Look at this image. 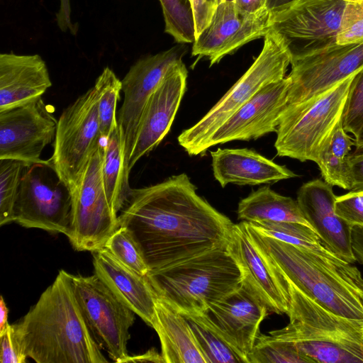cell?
Returning <instances> with one entry per match:
<instances>
[{
	"mask_svg": "<svg viewBox=\"0 0 363 363\" xmlns=\"http://www.w3.org/2000/svg\"><path fill=\"white\" fill-rule=\"evenodd\" d=\"M248 362L310 363L291 342L262 333L248 354Z\"/></svg>",
	"mask_w": 363,
	"mask_h": 363,
	"instance_id": "cell-34",
	"label": "cell"
},
{
	"mask_svg": "<svg viewBox=\"0 0 363 363\" xmlns=\"http://www.w3.org/2000/svg\"><path fill=\"white\" fill-rule=\"evenodd\" d=\"M284 277L289 323L269 334L291 342L310 363H363V320L328 310Z\"/></svg>",
	"mask_w": 363,
	"mask_h": 363,
	"instance_id": "cell-4",
	"label": "cell"
},
{
	"mask_svg": "<svg viewBox=\"0 0 363 363\" xmlns=\"http://www.w3.org/2000/svg\"><path fill=\"white\" fill-rule=\"evenodd\" d=\"M335 210L350 227L363 225V191H349L337 196Z\"/></svg>",
	"mask_w": 363,
	"mask_h": 363,
	"instance_id": "cell-38",
	"label": "cell"
},
{
	"mask_svg": "<svg viewBox=\"0 0 363 363\" xmlns=\"http://www.w3.org/2000/svg\"><path fill=\"white\" fill-rule=\"evenodd\" d=\"M92 255L94 274L122 303L152 327L155 299L146 276L124 265L105 247Z\"/></svg>",
	"mask_w": 363,
	"mask_h": 363,
	"instance_id": "cell-24",
	"label": "cell"
},
{
	"mask_svg": "<svg viewBox=\"0 0 363 363\" xmlns=\"http://www.w3.org/2000/svg\"><path fill=\"white\" fill-rule=\"evenodd\" d=\"M155 299L152 327L160 338L164 363H207L184 316L162 299Z\"/></svg>",
	"mask_w": 363,
	"mask_h": 363,
	"instance_id": "cell-25",
	"label": "cell"
},
{
	"mask_svg": "<svg viewBox=\"0 0 363 363\" xmlns=\"http://www.w3.org/2000/svg\"><path fill=\"white\" fill-rule=\"evenodd\" d=\"M189 1L193 10L196 38L210 24L216 9L208 0H189Z\"/></svg>",
	"mask_w": 363,
	"mask_h": 363,
	"instance_id": "cell-40",
	"label": "cell"
},
{
	"mask_svg": "<svg viewBox=\"0 0 363 363\" xmlns=\"http://www.w3.org/2000/svg\"><path fill=\"white\" fill-rule=\"evenodd\" d=\"M57 120L42 97L0 111V160L41 162L44 148L55 140Z\"/></svg>",
	"mask_w": 363,
	"mask_h": 363,
	"instance_id": "cell-15",
	"label": "cell"
},
{
	"mask_svg": "<svg viewBox=\"0 0 363 363\" xmlns=\"http://www.w3.org/2000/svg\"><path fill=\"white\" fill-rule=\"evenodd\" d=\"M261 235L291 245L314 247L322 245L315 232L309 226L291 222H246Z\"/></svg>",
	"mask_w": 363,
	"mask_h": 363,
	"instance_id": "cell-31",
	"label": "cell"
},
{
	"mask_svg": "<svg viewBox=\"0 0 363 363\" xmlns=\"http://www.w3.org/2000/svg\"><path fill=\"white\" fill-rule=\"evenodd\" d=\"M208 1L215 8L223 1V0H208Z\"/></svg>",
	"mask_w": 363,
	"mask_h": 363,
	"instance_id": "cell-48",
	"label": "cell"
},
{
	"mask_svg": "<svg viewBox=\"0 0 363 363\" xmlns=\"http://www.w3.org/2000/svg\"><path fill=\"white\" fill-rule=\"evenodd\" d=\"M227 249L241 272L242 285L269 313L287 315L290 296L286 278L255 242L245 222L234 224Z\"/></svg>",
	"mask_w": 363,
	"mask_h": 363,
	"instance_id": "cell-14",
	"label": "cell"
},
{
	"mask_svg": "<svg viewBox=\"0 0 363 363\" xmlns=\"http://www.w3.org/2000/svg\"><path fill=\"white\" fill-rule=\"evenodd\" d=\"M288 76L259 89L210 137L203 152L233 140H250L277 133L284 113L290 86Z\"/></svg>",
	"mask_w": 363,
	"mask_h": 363,
	"instance_id": "cell-17",
	"label": "cell"
},
{
	"mask_svg": "<svg viewBox=\"0 0 363 363\" xmlns=\"http://www.w3.org/2000/svg\"><path fill=\"white\" fill-rule=\"evenodd\" d=\"M342 125L347 133L354 136L363 126V68L354 75L350 84L342 115Z\"/></svg>",
	"mask_w": 363,
	"mask_h": 363,
	"instance_id": "cell-37",
	"label": "cell"
},
{
	"mask_svg": "<svg viewBox=\"0 0 363 363\" xmlns=\"http://www.w3.org/2000/svg\"><path fill=\"white\" fill-rule=\"evenodd\" d=\"M51 86L47 65L39 55H0V111L40 98Z\"/></svg>",
	"mask_w": 363,
	"mask_h": 363,
	"instance_id": "cell-22",
	"label": "cell"
},
{
	"mask_svg": "<svg viewBox=\"0 0 363 363\" xmlns=\"http://www.w3.org/2000/svg\"><path fill=\"white\" fill-rule=\"evenodd\" d=\"M363 42V0H345L337 44L347 45Z\"/></svg>",
	"mask_w": 363,
	"mask_h": 363,
	"instance_id": "cell-36",
	"label": "cell"
},
{
	"mask_svg": "<svg viewBox=\"0 0 363 363\" xmlns=\"http://www.w3.org/2000/svg\"><path fill=\"white\" fill-rule=\"evenodd\" d=\"M146 279L154 295L181 313L206 311L242 282L227 244L151 270Z\"/></svg>",
	"mask_w": 363,
	"mask_h": 363,
	"instance_id": "cell-5",
	"label": "cell"
},
{
	"mask_svg": "<svg viewBox=\"0 0 363 363\" xmlns=\"http://www.w3.org/2000/svg\"><path fill=\"white\" fill-rule=\"evenodd\" d=\"M104 247L121 263L138 274L146 276L150 271L138 243L127 228L118 226Z\"/></svg>",
	"mask_w": 363,
	"mask_h": 363,
	"instance_id": "cell-35",
	"label": "cell"
},
{
	"mask_svg": "<svg viewBox=\"0 0 363 363\" xmlns=\"http://www.w3.org/2000/svg\"><path fill=\"white\" fill-rule=\"evenodd\" d=\"M351 242L356 261L363 265V225L352 227Z\"/></svg>",
	"mask_w": 363,
	"mask_h": 363,
	"instance_id": "cell-43",
	"label": "cell"
},
{
	"mask_svg": "<svg viewBox=\"0 0 363 363\" xmlns=\"http://www.w3.org/2000/svg\"><path fill=\"white\" fill-rule=\"evenodd\" d=\"M103 139L99 130L98 96L93 86L67 107L57 120L50 161L70 192Z\"/></svg>",
	"mask_w": 363,
	"mask_h": 363,
	"instance_id": "cell-10",
	"label": "cell"
},
{
	"mask_svg": "<svg viewBox=\"0 0 363 363\" xmlns=\"http://www.w3.org/2000/svg\"><path fill=\"white\" fill-rule=\"evenodd\" d=\"M182 314L189 324L207 363H247L206 311Z\"/></svg>",
	"mask_w": 363,
	"mask_h": 363,
	"instance_id": "cell-28",
	"label": "cell"
},
{
	"mask_svg": "<svg viewBox=\"0 0 363 363\" xmlns=\"http://www.w3.org/2000/svg\"><path fill=\"white\" fill-rule=\"evenodd\" d=\"M9 309L4 300L3 296H1L0 301V335H2L9 325L8 322Z\"/></svg>",
	"mask_w": 363,
	"mask_h": 363,
	"instance_id": "cell-45",
	"label": "cell"
},
{
	"mask_svg": "<svg viewBox=\"0 0 363 363\" xmlns=\"http://www.w3.org/2000/svg\"><path fill=\"white\" fill-rule=\"evenodd\" d=\"M337 196L333 186L316 179L304 183L296 201L311 227L325 248L341 259L356 262L351 242V228L335 210Z\"/></svg>",
	"mask_w": 363,
	"mask_h": 363,
	"instance_id": "cell-20",
	"label": "cell"
},
{
	"mask_svg": "<svg viewBox=\"0 0 363 363\" xmlns=\"http://www.w3.org/2000/svg\"><path fill=\"white\" fill-rule=\"evenodd\" d=\"M353 145L354 141L345 131L341 121L320 151L315 162L326 183L350 190L347 157Z\"/></svg>",
	"mask_w": 363,
	"mask_h": 363,
	"instance_id": "cell-29",
	"label": "cell"
},
{
	"mask_svg": "<svg viewBox=\"0 0 363 363\" xmlns=\"http://www.w3.org/2000/svg\"><path fill=\"white\" fill-rule=\"evenodd\" d=\"M164 20V31L178 43H194L196 38L193 10L189 0H159Z\"/></svg>",
	"mask_w": 363,
	"mask_h": 363,
	"instance_id": "cell-33",
	"label": "cell"
},
{
	"mask_svg": "<svg viewBox=\"0 0 363 363\" xmlns=\"http://www.w3.org/2000/svg\"><path fill=\"white\" fill-rule=\"evenodd\" d=\"M245 224L257 245L300 290L337 315L363 320V277L353 263L323 244L314 247L291 245L261 235Z\"/></svg>",
	"mask_w": 363,
	"mask_h": 363,
	"instance_id": "cell-3",
	"label": "cell"
},
{
	"mask_svg": "<svg viewBox=\"0 0 363 363\" xmlns=\"http://www.w3.org/2000/svg\"><path fill=\"white\" fill-rule=\"evenodd\" d=\"M229 342L247 360L259 335L261 323L268 315L267 308L242 285L206 311Z\"/></svg>",
	"mask_w": 363,
	"mask_h": 363,
	"instance_id": "cell-21",
	"label": "cell"
},
{
	"mask_svg": "<svg viewBox=\"0 0 363 363\" xmlns=\"http://www.w3.org/2000/svg\"><path fill=\"white\" fill-rule=\"evenodd\" d=\"M72 194L50 160L28 165L21 178L14 222L26 228L69 235Z\"/></svg>",
	"mask_w": 363,
	"mask_h": 363,
	"instance_id": "cell-11",
	"label": "cell"
},
{
	"mask_svg": "<svg viewBox=\"0 0 363 363\" xmlns=\"http://www.w3.org/2000/svg\"><path fill=\"white\" fill-rule=\"evenodd\" d=\"M225 1H234V0H223Z\"/></svg>",
	"mask_w": 363,
	"mask_h": 363,
	"instance_id": "cell-49",
	"label": "cell"
},
{
	"mask_svg": "<svg viewBox=\"0 0 363 363\" xmlns=\"http://www.w3.org/2000/svg\"><path fill=\"white\" fill-rule=\"evenodd\" d=\"M20 350L37 363H104L77 301L72 274L59 271L37 303L16 323Z\"/></svg>",
	"mask_w": 363,
	"mask_h": 363,
	"instance_id": "cell-2",
	"label": "cell"
},
{
	"mask_svg": "<svg viewBox=\"0 0 363 363\" xmlns=\"http://www.w3.org/2000/svg\"><path fill=\"white\" fill-rule=\"evenodd\" d=\"M188 72L183 61L174 65L157 85L145 107L134 148L128 162L130 171L169 133L186 89Z\"/></svg>",
	"mask_w": 363,
	"mask_h": 363,
	"instance_id": "cell-19",
	"label": "cell"
},
{
	"mask_svg": "<svg viewBox=\"0 0 363 363\" xmlns=\"http://www.w3.org/2000/svg\"><path fill=\"white\" fill-rule=\"evenodd\" d=\"M285 111L306 104L363 68V42L339 45L291 63Z\"/></svg>",
	"mask_w": 363,
	"mask_h": 363,
	"instance_id": "cell-13",
	"label": "cell"
},
{
	"mask_svg": "<svg viewBox=\"0 0 363 363\" xmlns=\"http://www.w3.org/2000/svg\"><path fill=\"white\" fill-rule=\"evenodd\" d=\"M23 162L0 160V225L14 222V209L26 167Z\"/></svg>",
	"mask_w": 363,
	"mask_h": 363,
	"instance_id": "cell-32",
	"label": "cell"
},
{
	"mask_svg": "<svg viewBox=\"0 0 363 363\" xmlns=\"http://www.w3.org/2000/svg\"><path fill=\"white\" fill-rule=\"evenodd\" d=\"M345 0H296L271 13L270 30L283 42L291 63L337 45Z\"/></svg>",
	"mask_w": 363,
	"mask_h": 363,
	"instance_id": "cell-8",
	"label": "cell"
},
{
	"mask_svg": "<svg viewBox=\"0 0 363 363\" xmlns=\"http://www.w3.org/2000/svg\"><path fill=\"white\" fill-rule=\"evenodd\" d=\"M237 213L238 220L245 222H291L311 227L296 200L281 195L268 186L241 199Z\"/></svg>",
	"mask_w": 363,
	"mask_h": 363,
	"instance_id": "cell-26",
	"label": "cell"
},
{
	"mask_svg": "<svg viewBox=\"0 0 363 363\" xmlns=\"http://www.w3.org/2000/svg\"><path fill=\"white\" fill-rule=\"evenodd\" d=\"M118 220L133 235L150 271L226 245L235 224L197 194L185 173L132 189Z\"/></svg>",
	"mask_w": 363,
	"mask_h": 363,
	"instance_id": "cell-1",
	"label": "cell"
},
{
	"mask_svg": "<svg viewBox=\"0 0 363 363\" xmlns=\"http://www.w3.org/2000/svg\"><path fill=\"white\" fill-rule=\"evenodd\" d=\"M354 75L311 101L284 112L274 143L277 155L316 162L320 151L342 121Z\"/></svg>",
	"mask_w": 363,
	"mask_h": 363,
	"instance_id": "cell-7",
	"label": "cell"
},
{
	"mask_svg": "<svg viewBox=\"0 0 363 363\" xmlns=\"http://www.w3.org/2000/svg\"><path fill=\"white\" fill-rule=\"evenodd\" d=\"M130 172L125 161L122 129L117 122L105 139L102 170L107 198L117 214L123 208L131 193L132 189L128 182Z\"/></svg>",
	"mask_w": 363,
	"mask_h": 363,
	"instance_id": "cell-27",
	"label": "cell"
},
{
	"mask_svg": "<svg viewBox=\"0 0 363 363\" xmlns=\"http://www.w3.org/2000/svg\"><path fill=\"white\" fill-rule=\"evenodd\" d=\"M350 178L349 191H363V150H355L347 157Z\"/></svg>",
	"mask_w": 363,
	"mask_h": 363,
	"instance_id": "cell-41",
	"label": "cell"
},
{
	"mask_svg": "<svg viewBox=\"0 0 363 363\" xmlns=\"http://www.w3.org/2000/svg\"><path fill=\"white\" fill-rule=\"evenodd\" d=\"M186 51L184 46H175L140 57L121 80L124 99L117 114V122L123 132L127 165L148 99L169 68L182 61Z\"/></svg>",
	"mask_w": 363,
	"mask_h": 363,
	"instance_id": "cell-16",
	"label": "cell"
},
{
	"mask_svg": "<svg viewBox=\"0 0 363 363\" xmlns=\"http://www.w3.org/2000/svg\"><path fill=\"white\" fill-rule=\"evenodd\" d=\"M94 87L98 96L99 130L106 139L117 123L116 106L122 91V82L108 67L97 77Z\"/></svg>",
	"mask_w": 363,
	"mask_h": 363,
	"instance_id": "cell-30",
	"label": "cell"
},
{
	"mask_svg": "<svg viewBox=\"0 0 363 363\" xmlns=\"http://www.w3.org/2000/svg\"><path fill=\"white\" fill-rule=\"evenodd\" d=\"M264 38L263 48L249 69L201 120L178 136L189 155L204 154L206 143L226 120L262 87L286 77L291 57L283 42L272 30Z\"/></svg>",
	"mask_w": 363,
	"mask_h": 363,
	"instance_id": "cell-6",
	"label": "cell"
},
{
	"mask_svg": "<svg viewBox=\"0 0 363 363\" xmlns=\"http://www.w3.org/2000/svg\"><path fill=\"white\" fill-rule=\"evenodd\" d=\"M270 12L244 14L233 1L221 2L216 9L210 24L194 42L192 56L206 57L210 66L218 63L244 45L264 37L270 30Z\"/></svg>",
	"mask_w": 363,
	"mask_h": 363,
	"instance_id": "cell-18",
	"label": "cell"
},
{
	"mask_svg": "<svg viewBox=\"0 0 363 363\" xmlns=\"http://www.w3.org/2000/svg\"><path fill=\"white\" fill-rule=\"evenodd\" d=\"M354 137L355 150H363V126Z\"/></svg>",
	"mask_w": 363,
	"mask_h": 363,
	"instance_id": "cell-47",
	"label": "cell"
},
{
	"mask_svg": "<svg viewBox=\"0 0 363 363\" xmlns=\"http://www.w3.org/2000/svg\"><path fill=\"white\" fill-rule=\"evenodd\" d=\"M105 139L91 155L72 194L71 230L68 239L75 250L94 252L118 228V216L107 198L103 180Z\"/></svg>",
	"mask_w": 363,
	"mask_h": 363,
	"instance_id": "cell-9",
	"label": "cell"
},
{
	"mask_svg": "<svg viewBox=\"0 0 363 363\" xmlns=\"http://www.w3.org/2000/svg\"><path fill=\"white\" fill-rule=\"evenodd\" d=\"M295 1L296 0H266V7L270 13H272L291 4Z\"/></svg>",
	"mask_w": 363,
	"mask_h": 363,
	"instance_id": "cell-46",
	"label": "cell"
},
{
	"mask_svg": "<svg viewBox=\"0 0 363 363\" xmlns=\"http://www.w3.org/2000/svg\"><path fill=\"white\" fill-rule=\"evenodd\" d=\"M162 362L164 363L161 354H159L154 348L149 350L144 354L135 356L128 355L123 362Z\"/></svg>",
	"mask_w": 363,
	"mask_h": 363,
	"instance_id": "cell-44",
	"label": "cell"
},
{
	"mask_svg": "<svg viewBox=\"0 0 363 363\" xmlns=\"http://www.w3.org/2000/svg\"><path fill=\"white\" fill-rule=\"evenodd\" d=\"M1 338V363H25L28 358L21 352L13 336V325L9 324Z\"/></svg>",
	"mask_w": 363,
	"mask_h": 363,
	"instance_id": "cell-39",
	"label": "cell"
},
{
	"mask_svg": "<svg viewBox=\"0 0 363 363\" xmlns=\"http://www.w3.org/2000/svg\"><path fill=\"white\" fill-rule=\"evenodd\" d=\"M236 9L244 14H257L267 11L266 0H234Z\"/></svg>",
	"mask_w": 363,
	"mask_h": 363,
	"instance_id": "cell-42",
	"label": "cell"
},
{
	"mask_svg": "<svg viewBox=\"0 0 363 363\" xmlns=\"http://www.w3.org/2000/svg\"><path fill=\"white\" fill-rule=\"evenodd\" d=\"M72 282L77 301L94 340L113 361L123 363L129 355V329L135 322V313L95 274H72Z\"/></svg>",
	"mask_w": 363,
	"mask_h": 363,
	"instance_id": "cell-12",
	"label": "cell"
},
{
	"mask_svg": "<svg viewBox=\"0 0 363 363\" xmlns=\"http://www.w3.org/2000/svg\"><path fill=\"white\" fill-rule=\"evenodd\" d=\"M214 178L222 187L228 184L256 186L297 177L254 150L218 148L211 152Z\"/></svg>",
	"mask_w": 363,
	"mask_h": 363,
	"instance_id": "cell-23",
	"label": "cell"
}]
</instances>
